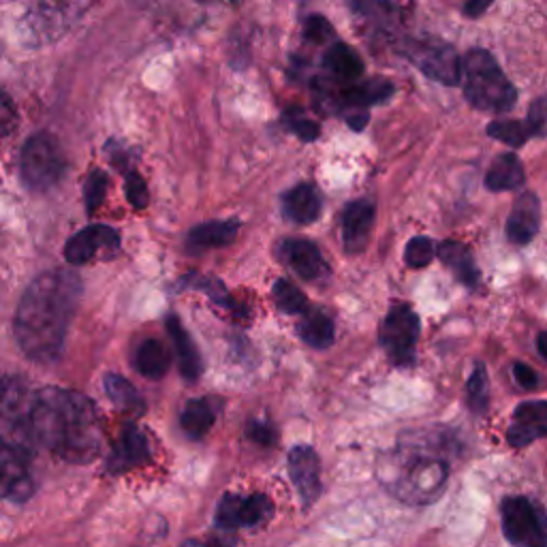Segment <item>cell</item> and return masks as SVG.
I'll return each mask as SVG.
<instances>
[{"mask_svg":"<svg viewBox=\"0 0 547 547\" xmlns=\"http://www.w3.org/2000/svg\"><path fill=\"white\" fill-rule=\"evenodd\" d=\"M82 280L69 270L45 272L24 291L15 310L13 332L22 353L37 364H52L65 351Z\"/></svg>","mask_w":547,"mask_h":547,"instance_id":"cell-1","label":"cell"},{"mask_svg":"<svg viewBox=\"0 0 547 547\" xmlns=\"http://www.w3.org/2000/svg\"><path fill=\"white\" fill-rule=\"evenodd\" d=\"M28 441L50 449L60 460L88 464L99 456L101 430L92 400L60 387L33 394L28 411Z\"/></svg>","mask_w":547,"mask_h":547,"instance_id":"cell-2","label":"cell"},{"mask_svg":"<svg viewBox=\"0 0 547 547\" xmlns=\"http://www.w3.org/2000/svg\"><path fill=\"white\" fill-rule=\"evenodd\" d=\"M379 477L396 498L411 505H428L447 486L449 464L419 445H400L381 460Z\"/></svg>","mask_w":547,"mask_h":547,"instance_id":"cell-3","label":"cell"},{"mask_svg":"<svg viewBox=\"0 0 547 547\" xmlns=\"http://www.w3.org/2000/svg\"><path fill=\"white\" fill-rule=\"evenodd\" d=\"M464 97L479 112L505 114L518 101V90L488 50H471L462 60Z\"/></svg>","mask_w":547,"mask_h":547,"instance_id":"cell-4","label":"cell"},{"mask_svg":"<svg viewBox=\"0 0 547 547\" xmlns=\"http://www.w3.org/2000/svg\"><path fill=\"white\" fill-rule=\"evenodd\" d=\"M67 169L65 152L50 133H37L28 139L20 154V176L28 191L45 193L54 189Z\"/></svg>","mask_w":547,"mask_h":547,"instance_id":"cell-5","label":"cell"},{"mask_svg":"<svg viewBox=\"0 0 547 547\" xmlns=\"http://www.w3.org/2000/svg\"><path fill=\"white\" fill-rule=\"evenodd\" d=\"M503 535L511 545L543 547L547 545V513L526 496H509L500 505Z\"/></svg>","mask_w":547,"mask_h":547,"instance_id":"cell-6","label":"cell"},{"mask_svg":"<svg viewBox=\"0 0 547 547\" xmlns=\"http://www.w3.org/2000/svg\"><path fill=\"white\" fill-rule=\"evenodd\" d=\"M92 0H35L22 22L24 33L33 41H54L88 11Z\"/></svg>","mask_w":547,"mask_h":547,"instance_id":"cell-7","label":"cell"},{"mask_svg":"<svg viewBox=\"0 0 547 547\" xmlns=\"http://www.w3.org/2000/svg\"><path fill=\"white\" fill-rule=\"evenodd\" d=\"M404 56L434 82L445 86H458L462 80V60L456 48L445 41L413 39L406 43Z\"/></svg>","mask_w":547,"mask_h":547,"instance_id":"cell-8","label":"cell"},{"mask_svg":"<svg viewBox=\"0 0 547 547\" xmlns=\"http://www.w3.org/2000/svg\"><path fill=\"white\" fill-rule=\"evenodd\" d=\"M381 347L389 362L398 368H406L415 362V349L419 340V317L406 304H398L381 325Z\"/></svg>","mask_w":547,"mask_h":547,"instance_id":"cell-9","label":"cell"},{"mask_svg":"<svg viewBox=\"0 0 547 547\" xmlns=\"http://www.w3.org/2000/svg\"><path fill=\"white\" fill-rule=\"evenodd\" d=\"M272 513L274 505L265 494H227L221 498V503H218L214 522L218 528L231 533V530H238L244 526H261L263 522H268L272 518Z\"/></svg>","mask_w":547,"mask_h":547,"instance_id":"cell-10","label":"cell"},{"mask_svg":"<svg viewBox=\"0 0 547 547\" xmlns=\"http://www.w3.org/2000/svg\"><path fill=\"white\" fill-rule=\"evenodd\" d=\"M30 458H33V449L24 445H15L3 441V496L11 503H24L35 490L33 475H30Z\"/></svg>","mask_w":547,"mask_h":547,"instance_id":"cell-11","label":"cell"},{"mask_svg":"<svg viewBox=\"0 0 547 547\" xmlns=\"http://www.w3.org/2000/svg\"><path fill=\"white\" fill-rule=\"evenodd\" d=\"M289 475L298 490L304 509L321 496V462L315 449L298 445L289 451Z\"/></svg>","mask_w":547,"mask_h":547,"instance_id":"cell-12","label":"cell"},{"mask_svg":"<svg viewBox=\"0 0 547 547\" xmlns=\"http://www.w3.org/2000/svg\"><path fill=\"white\" fill-rule=\"evenodd\" d=\"M118 248H120V236L112 227L92 225L77 231L73 238H69V242L65 244V259L71 265H82L95 257L99 250L114 255Z\"/></svg>","mask_w":547,"mask_h":547,"instance_id":"cell-13","label":"cell"},{"mask_svg":"<svg viewBox=\"0 0 547 547\" xmlns=\"http://www.w3.org/2000/svg\"><path fill=\"white\" fill-rule=\"evenodd\" d=\"M547 436V402L530 400L522 402L513 413L511 426L507 430V441L513 447H526L533 441Z\"/></svg>","mask_w":547,"mask_h":547,"instance_id":"cell-14","label":"cell"},{"mask_svg":"<svg viewBox=\"0 0 547 547\" xmlns=\"http://www.w3.org/2000/svg\"><path fill=\"white\" fill-rule=\"evenodd\" d=\"M374 214H377V208H374L372 199H355L342 212V244L349 255L362 253L366 248Z\"/></svg>","mask_w":547,"mask_h":547,"instance_id":"cell-15","label":"cell"},{"mask_svg":"<svg viewBox=\"0 0 547 547\" xmlns=\"http://www.w3.org/2000/svg\"><path fill=\"white\" fill-rule=\"evenodd\" d=\"M541 227V203L535 193H522L515 199L507 218V238L515 246H526L535 240Z\"/></svg>","mask_w":547,"mask_h":547,"instance_id":"cell-16","label":"cell"},{"mask_svg":"<svg viewBox=\"0 0 547 547\" xmlns=\"http://www.w3.org/2000/svg\"><path fill=\"white\" fill-rule=\"evenodd\" d=\"M148 460H150L148 439L137 426L129 424L122 430L120 441L114 447L112 456H109V460H107V471L112 475H120V473H127L129 468H133L137 464H144Z\"/></svg>","mask_w":547,"mask_h":547,"instance_id":"cell-17","label":"cell"},{"mask_svg":"<svg viewBox=\"0 0 547 547\" xmlns=\"http://www.w3.org/2000/svg\"><path fill=\"white\" fill-rule=\"evenodd\" d=\"M283 257L289 268L304 280H321L327 276V263L321 250L310 240H287L283 244Z\"/></svg>","mask_w":547,"mask_h":547,"instance_id":"cell-18","label":"cell"},{"mask_svg":"<svg viewBox=\"0 0 547 547\" xmlns=\"http://www.w3.org/2000/svg\"><path fill=\"white\" fill-rule=\"evenodd\" d=\"M396 92L394 84L389 80H383V77H372V80L364 82H351V86L342 88L336 101L345 107H368L374 103H383Z\"/></svg>","mask_w":547,"mask_h":547,"instance_id":"cell-19","label":"cell"},{"mask_svg":"<svg viewBox=\"0 0 547 547\" xmlns=\"http://www.w3.org/2000/svg\"><path fill=\"white\" fill-rule=\"evenodd\" d=\"M167 332H169L171 342H174V347H176L182 377L189 379V381H197L201 377V372H203V362H201V353H199L197 345L193 342L191 334L184 330L180 319L174 317V315L167 319Z\"/></svg>","mask_w":547,"mask_h":547,"instance_id":"cell-20","label":"cell"},{"mask_svg":"<svg viewBox=\"0 0 547 547\" xmlns=\"http://www.w3.org/2000/svg\"><path fill=\"white\" fill-rule=\"evenodd\" d=\"M526 182L524 174V165L518 159V156L507 152V154H498L488 167L486 174V186L494 193H503V191H515L522 189Z\"/></svg>","mask_w":547,"mask_h":547,"instance_id":"cell-21","label":"cell"},{"mask_svg":"<svg viewBox=\"0 0 547 547\" xmlns=\"http://www.w3.org/2000/svg\"><path fill=\"white\" fill-rule=\"evenodd\" d=\"M323 67L330 73L334 80L340 82H357L364 73V62L359 58V54L347 43H332L325 52L323 58Z\"/></svg>","mask_w":547,"mask_h":547,"instance_id":"cell-22","label":"cell"},{"mask_svg":"<svg viewBox=\"0 0 547 547\" xmlns=\"http://www.w3.org/2000/svg\"><path fill=\"white\" fill-rule=\"evenodd\" d=\"M321 195L312 184H298L285 195V214L293 223L308 225L315 223L321 214Z\"/></svg>","mask_w":547,"mask_h":547,"instance_id":"cell-23","label":"cell"},{"mask_svg":"<svg viewBox=\"0 0 547 547\" xmlns=\"http://www.w3.org/2000/svg\"><path fill=\"white\" fill-rule=\"evenodd\" d=\"M439 257L447 265V268L456 274V278L462 285H466L468 289H477L479 268L471 255V250H468L464 244L453 242V240L443 242L439 246Z\"/></svg>","mask_w":547,"mask_h":547,"instance_id":"cell-24","label":"cell"},{"mask_svg":"<svg viewBox=\"0 0 547 547\" xmlns=\"http://www.w3.org/2000/svg\"><path fill=\"white\" fill-rule=\"evenodd\" d=\"M240 221L238 218H229V221H212L197 225L189 231V246L208 250V248H221L231 244L238 238Z\"/></svg>","mask_w":547,"mask_h":547,"instance_id":"cell-25","label":"cell"},{"mask_svg":"<svg viewBox=\"0 0 547 547\" xmlns=\"http://www.w3.org/2000/svg\"><path fill=\"white\" fill-rule=\"evenodd\" d=\"M171 364L169 351L159 340H146L135 353V368L146 379H163Z\"/></svg>","mask_w":547,"mask_h":547,"instance_id":"cell-26","label":"cell"},{"mask_svg":"<svg viewBox=\"0 0 547 547\" xmlns=\"http://www.w3.org/2000/svg\"><path fill=\"white\" fill-rule=\"evenodd\" d=\"M103 387L107 392V398L114 402L116 409L124 413H135V415H142L146 411V402L142 394H139L133 387V383L124 377H118V374H107Z\"/></svg>","mask_w":547,"mask_h":547,"instance_id":"cell-27","label":"cell"},{"mask_svg":"<svg viewBox=\"0 0 547 547\" xmlns=\"http://www.w3.org/2000/svg\"><path fill=\"white\" fill-rule=\"evenodd\" d=\"M298 334L308 347L325 349L334 342V323L319 310H306L304 319L298 325Z\"/></svg>","mask_w":547,"mask_h":547,"instance_id":"cell-28","label":"cell"},{"mask_svg":"<svg viewBox=\"0 0 547 547\" xmlns=\"http://www.w3.org/2000/svg\"><path fill=\"white\" fill-rule=\"evenodd\" d=\"M214 411L208 400H189L182 411V428L191 436V439L199 441L210 432L214 426Z\"/></svg>","mask_w":547,"mask_h":547,"instance_id":"cell-29","label":"cell"},{"mask_svg":"<svg viewBox=\"0 0 547 547\" xmlns=\"http://www.w3.org/2000/svg\"><path fill=\"white\" fill-rule=\"evenodd\" d=\"M488 389H490L488 370L481 362H477L475 368H473L471 379H468V383H466V402H468V406H471V411L475 415L486 413L488 402H490Z\"/></svg>","mask_w":547,"mask_h":547,"instance_id":"cell-30","label":"cell"},{"mask_svg":"<svg viewBox=\"0 0 547 547\" xmlns=\"http://www.w3.org/2000/svg\"><path fill=\"white\" fill-rule=\"evenodd\" d=\"M488 135L511 148H520L528 142V137H533L528 122L520 120H494L488 124Z\"/></svg>","mask_w":547,"mask_h":547,"instance_id":"cell-31","label":"cell"},{"mask_svg":"<svg viewBox=\"0 0 547 547\" xmlns=\"http://www.w3.org/2000/svg\"><path fill=\"white\" fill-rule=\"evenodd\" d=\"M272 295L278 310L285 312V315H304V312L308 310V300L304 298V293L285 278L276 280Z\"/></svg>","mask_w":547,"mask_h":547,"instance_id":"cell-32","label":"cell"},{"mask_svg":"<svg viewBox=\"0 0 547 547\" xmlns=\"http://www.w3.org/2000/svg\"><path fill=\"white\" fill-rule=\"evenodd\" d=\"M285 124L287 127L298 135L302 142H315V139L321 135V129L319 124L315 120H310L302 109L298 107H291L285 112Z\"/></svg>","mask_w":547,"mask_h":547,"instance_id":"cell-33","label":"cell"},{"mask_svg":"<svg viewBox=\"0 0 547 547\" xmlns=\"http://www.w3.org/2000/svg\"><path fill=\"white\" fill-rule=\"evenodd\" d=\"M105 193H107V176H105V171L92 169L90 176L86 178V184H84V201H86L88 214H95L101 208V203L105 199Z\"/></svg>","mask_w":547,"mask_h":547,"instance_id":"cell-34","label":"cell"},{"mask_svg":"<svg viewBox=\"0 0 547 547\" xmlns=\"http://www.w3.org/2000/svg\"><path fill=\"white\" fill-rule=\"evenodd\" d=\"M406 265L413 270H421L432 263L434 259V244L426 236H417L409 244H406Z\"/></svg>","mask_w":547,"mask_h":547,"instance_id":"cell-35","label":"cell"},{"mask_svg":"<svg viewBox=\"0 0 547 547\" xmlns=\"http://www.w3.org/2000/svg\"><path fill=\"white\" fill-rule=\"evenodd\" d=\"M349 3H351V9L366 20L392 18L394 13L392 0H349Z\"/></svg>","mask_w":547,"mask_h":547,"instance_id":"cell-36","label":"cell"},{"mask_svg":"<svg viewBox=\"0 0 547 547\" xmlns=\"http://www.w3.org/2000/svg\"><path fill=\"white\" fill-rule=\"evenodd\" d=\"M528 127L535 137L547 135V97H539L528 107Z\"/></svg>","mask_w":547,"mask_h":547,"instance_id":"cell-37","label":"cell"},{"mask_svg":"<svg viewBox=\"0 0 547 547\" xmlns=\"http://www.w3.org/2000/svg\"><path fill=\"white\" fill-rule=\"evenodd\" d=\"M124 189H127V199L131 201V206L137 210H144L148 206V189L144 178L137 174V171H129L127 174V184H124Z\"/></svg>","mask_w":547,"mask_h":547,"instance_id":"cell-38","label":"cell"},{"mask_svg":"<svg viewBox=\"0 0 547 547\" xmlns=\"http://www.w3.org/2000/svg\"><path fill=\"white\" fill-rule=\"evenodd\" d=\"M304 37L310 43H325L327 39L334 37V28L325 18H321V15H312V18L306 20Z\"/></svg>","mask_w":547,"mask_h":547,"instance_id":"cell-39","label":"cell"},{"mask_svg":"<svg viewBox=\"0 0 547 547\" xmlns=\"http://www.w3.org/2000/svg\"><path fill=\"white\" fill-rule=\"evenodd\" d=\"M513 377H515V383H518L522 389H535L539 385L537 372L522 362L513 364Z\"/></svg>","mask_w":547,"mask_h":547,"instance_id":"cell-40","label":"cell"},{"mask_svg":"<svg viewBox=\"0 0 547 547\" xmlns=\"http://www.w3.org/2000/svg\"><path fill=\"white\" fill-rule=\"evenodd\" d=\"M248 436L259 445H272L274 443V428L263 421H250L248 424Z\"/></svg>","mask_w":547,"mask_h":547,"instance_id":"cell-41","label":"cell"},{"mask_svg":"<svg viewBox=\"0 0 547 547\" xmlns=\"http://www.w3.org/2000/svg\"><path fill=\"white\" fill-rule=\"evenodd\" d=\"M494 0H466L464 5V15L466 18H479V15L486 13Z\"/></svg>","mask_w":547,"mask_h":547,"instance_id":"cell-42","label":"cell"},{"mask_svg":"<svg viewBox=\"0 0 547 547\" xmlns=\"http://www.w3.org/2000/svg\"><path fill=\"white\" fill-rule=\"evenodd\" d=\"M11 124H13V107H11V99L5 97V103H3V133L5 135L11 133Z\"/></svg>","mask_w":547,"mask_h":547,"instance_id":"cell-43","label":"cell"},{"mask_svg":"<svg viewBox=\"0 0 547 547\" xmlns=\"http://www.w3.org/2000/svg\"><path fill=\"white\" fill-rule=\"evenodd\" d=\"M537 351L541 353V357L547 362V332H541L537 336Z\"/></svg>","mask_w":547,"mask_h":547,"instance_id":"cell-44","label":"cell"}]
</instances>
